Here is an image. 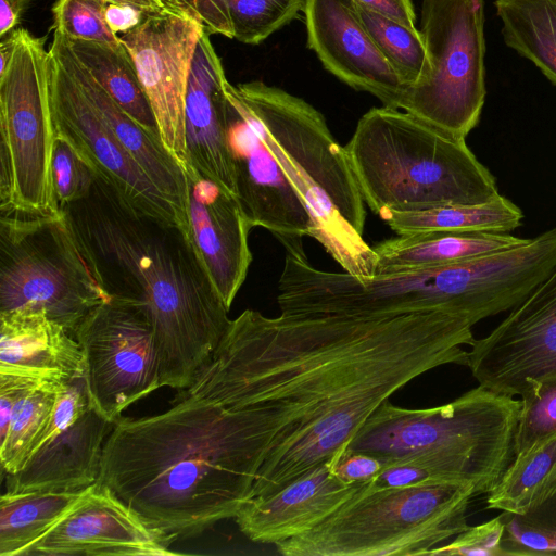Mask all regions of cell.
Returning a JSON list of instances; mask_svg holds the SVG:
<instances>
[{"mask_svg":"<svg viewBox=\"0 0 556 556\" xmlns=\"http://www.w3.org/2000/svg\"><path fill=\"white\" fill-rule=\"evenodd\" d=\"M210 36L204 31L199 40L187 90L186 163L222 191L237 199L228 137V80Z\"/></svg>","mask_w":556,"mask_h":556,"instance_id":"d6986e66","label":"cell"},{"mask_svg":"<svg viewBox=\"0 0 556 556\" xmlns=\"http://www.w3.org/2000/svg\"><path fill=\"white\" fill-rule=\"evenodd\" d=\"M49 94L55 134L138 212L189 232L188 215L123 147L58 55L49 48Z\"/></svg>","mask_w":556,"mask_h":556,"instance_id":"7c38bea8","label":"cell"},{"mask_svg":"<svg viewBox=\"0 0 556 556\" xmlns=\"http://www.w3.org/2000/svg\"><path fill=\"white\" fill-rule=\"evenodd\" d=\"M344 148L375 214L481 204L501 195L494 176L466 139L399 109H370Z\"/></svg>","mask_w":556,"mask_h":556,"instance_id":"8992f818","label":"cell"},{"mask_svg":"<svg viewBox=\"0 0 556 556\" xmlns=\"http://www.w3.org/2000/svg\"><path fill=\"white\" fill-rule=\"evenodd\" d=\"M504 43L556 85V0H495Z\"/></svg>","mask_w":556,"mask_h":556,"instance_id":"f1b7e54d","label":"cell"},{"mask_svg":"<svg viewBox=\"0 0 556 556\" xmlns=\"http://www.w3.org/2000/svg\"><path fill=\"white\" fill-rule=\"evenodd\" d=\"M49 48L58 55L115 137L153 184L188 215V186L182 165L167 151L161 140L143 129L108 93L77 60L62 33L54 30Z\"/></svg>","mask_w":556,"mask_h":556,"instance_id":"603a6c76","label":"cell"},{"mask_svg":"<svg viewBox=\"0 0 556 556\" xmlns=\"http://www.w3.org/2000/svg\"><path fill=\"white\" fill-rule=\"evenodd\" d=\"M470 346L466 366L480 386L497 393L521 395L528 380L556 371V266Z\"/></svg>","mask_w":556,"mask_h":556,"instance_id":"5bb4252c","label":"cell"},{"mask_svg":"<svg viewBox=\"0 0 556 556\" xmlns=\"http://www.w3.org/2000/svg\"><path fill=\"white\" fill-rule=\"evenodd\" d=\"M61 210L109 294L142 306L161 386L187 389L231 320L189 233L138 212L97 175L88 197Z\"/></svg>","mask_w":556,"mask_h":556,"instance_id":"3957f363","label":"cell"},{"mask_svg":"<svg viewBox=\"0 0 556 556\" xmlns=\"http://www.w3.org/2000/svg\"><path fill=\"white\" fill-rule=\"evenodd\" d=\"M90 407L84 376L64 383L59 392L50 419L38 438L31 454L54 435L76 422Z\"/></svg>","mask_w":556,"mask_h":556,"instance_id":"74e56055","label":"cell"},{"mask_svg":"<svg viewBox=\"0 0 556 556\" xmlns=\"http://www.w3.org/2000/svg\"><path fill=\"white\" fill-rule=\"evenodd\" d=\"M105 0H56L52 5L54 30L68 39L106 42L121 46L119 37L108 26Z\"/></svg>","mask_w":556,"mask_h":556,"instance_id":"e575fe53","label":"cell"},{"mask_svg":"<svg viewBox=\"0 0 556 556\" xmlns=\"http://www.w3.org/2000/svg\"><path fill=\"white\" fill-rule=\"evenodd\" d=\"M113 427L114 422L90 407L34 452L18 471L7 475V491H77L94 484Z\"/></svg>","mask_w":556,"mask_h":556,"instance_id":"44dd1931","label":"cell"},{"mask_svg":"<svg viewBox=\"0 0 556 556\" xmlns=\"http://www.w3.org/2000/svg\"><path fill=\"white\" fill-rule=\"evenodd\" d=\"M483 29L484 0H424L419 31L427 63L396 109L466 139L486 96Z\"/></svg>","mask_w":556,"mask_h":556,"instance_id":"30bf717a","label":"cell"},{"mask_svg":"<svg viewBox=\"0 0 556 556\" xmlns=\"http://www.w3.org/2000/svg\"><path fill=\"white\" fill-rule=\"evenodd\" d=\"M90 486L77 491L3 493L0 498V556H24L88 493Z\"/></svg>","mask_w":556,"mask_h":556,"instance_id":"d4e9b609","label":"cell"},{"mask_svg":"<svg viewBox=\"0 0 556 556\" xmlns=\"http://www.w3.org/2000/svg\"><path fill=\"white\" fill-rule=\"evenodd\" d=\"M63 384L45 382L17 402L8 431L0 440V462L3 473L18 471L30 456L50 419Z\"/></svg>","mask_w":556,"mask_h":556,"instance_id":"4dcf8cb0","label":"cell"},{"mask_svg":"<svg viewBox=\"0 0 556 556\" xmlns=\"http://www.w3.org/2000/svg\"><path fill=\"white\" fill-rule=\"evenodd\" d=\"M520 409L521 400L480 384L431 408H404L388 400L344 453L371 455L382 468L417 464L441 483L468 484L476 495L489 494L515 459Z\"/></svg>","mask_w":556,"mask_h":556,"instance_id":"5b68a950","label":"cell"},{"mask_svg":"<svg viewBox=\"0 0 556 556\" xmlns=\"http://www.w3.org/2000/svg\"><path fill=\"white\" fill-rule=\"evenodd\" d=\"M31 0H0V39L15 30Z\"/></svg>","mask_w":556,"mask_h":556,"instance_id":"7bdbcfd3","label":"cell"},{"mask_svg":"<svg viewBox=\"0 0 556 556\" xmlns=\"http://www.w3.org/2000/svg\"><path fill=\"white\" fill-rule=\"evenodd\" d=\"M90 406L116 422L132 403L161 388L152 325L142 306L111 295L74 332Z\"/></svg>","mask_w":556,"mask_h":556,"instance_id":"8fae6325","label":"cell"},{"mask_svg":"<svg viewBox=\"0 0 556 556\" xmlns=\"http://www.w3.org/2000/svg\"><path fill=\"white\" fill-rule=\"evenodd\" d=\"M110 298L62 210L0 214V312L42 309L74 334Z\"/></svg>","mask_w":556,"mask_h":556,"instance_id":"ba28073f","label":"cell"},{"mask_svg":"<svg viewBox=\"0 0 556 556\" xmlns=\"http://www.w3.org/2000/svg\"><path fill=\"white\" fill-rule=\"evenodd\" d=\"M146 14L134 5L119 3H108L104 12L106 24L116 36L136 28Z\"/></svg>","mask_w":556,"mask_h":556,"instance_id":"b9f144b4","label":"cell"},{"mask_svg":"<svg viewBox=\"0 0 556 556\" xmlns=\"http://www.w3.org/2000/svg\"><path fill=\"white\" fill-rule=\"evenodd\" d=\"M52 175L60 210L88 197L96 179V173L85 159L65 138L58 135L53 148Z\"/></svg>","mask_w":556,"mask_h":556,"instance_id":"d590c367","label":"cell"},{"mask_svg":"<svg viewBox=\"0 0 556 556\" xmlns=\"http://www.w3.org/2000/svg\"><path fill=\"white\" fill-rule=\"evenodd\" d=\"M45 382L49 381L0 374V440L8 431L17 402Z\"/></svg>","mask_w":556,"mask_h":556,"instance_id":"f35d334b","label":"cell"},{"mask_svg":"<svg viewBox=\"0 0 556 556\" xmlns=\"http://www.w3.org/2000/svg\"><path fill=\"white\" fill-rule=\"evenodd\" d=\"M473 495L460 483L374 489L365 481L319 525L276 548L285 556L427 555L470 527Z\"/></svg>","mask_w":556,"mask_h":556,"instance_id":"52a82bcc","label":"cell"},{"mask_svg":"<svg viewBox=\"0 0 556 556\" xmlns=\"http://www.w3.org/2000/svg\"><path fill=\"white\" fill-rule=\"evenodd\" d=\"M503 556L556 555V492L522 514L503 511Z\"/></svg>","mask_w":556,"mask_h":556,"instance_id":"d6a6232c","label":"cell"},{"mask_svg":"<svg viewBox=\"0 0 556 556\" xmlns=\"http://www.w3.org/2000/svg\"><path fill=\"white\" fill-rule=\"evenodd\" d=\"M365 481L348 483L325 463L267 496L250 497L235 516L252 542L275 546L309 531L337 510Z\"/></svg>","mask_w":556,"mask_h":556,"instance_id":"ffe728a7","label":"cell"},{"mask_svg":"<svg viewBox=\"0 0 556 556\" xmlns=\"http://www.w3.org/2000/svg\"><path fill=\"white\" fill-rule=\"evenodd\" d=\"M168 10L188 14L197 20L199 16L195 10L197 0H161ZM200 21V20H199Z\"/></svg>","mask_w":556,"mask_h":556,"instance_id":"f6af8a7d","label":"cell"},{"mask_svg":"<svg viewBox=\"0 0 556 556\" xmlns=\"http://www.w3.org/2000/svg\"><path fill=\"white\" fill-rule=\"evenodd\" d=\"M46 40L17 28L14 52L0 73V214L61 212L52 175L56 135Z\"/></svg>","mask_w":556,"mask_h":556,"instance_id":"9c48e42d","label":"cell"},{"mask_svg":"<svg viewBox=\"0 0 556 556\" xmlns=\"http://www.w3.org/2000/svg\"><path fill=\"white\" fill-rule=\"evenodd\" d=\"M520 396L515 457L556 437V371L528 380Z\"/></svg>","mask_w":556,"mask_h":556,"instance_id":"836d02e7","label":"cell"},{"mask_svg":"<svg viewBox=\"0 0 556 556\" xmlns=\"http://www.w3.org/2000/svg\"><path fill=\"white\" fill-rule=\"evenodd\" d=\"M204 31L199 20L164 9L147 13L136 28L118 36L135 64L160 138L181 165L187 162V90L195 49Z\"/></svg>","mask_w":556,"mask_h":556,"instance_id":"4fadbf2b","label":"cell"},{"mask_svg":"<svg viewBox=\"0 0 556 556\" xmlns=\"http://www.w3.org/2000/svg\"><path fill=\"white\" fill-rule=\"evenodd\" d=\"M359 17L383 58L395 71L405 87L414 85L427 63L424 38L410 27L358 7Z\"/></svg>","mask_w":556,"mask_h":556,"instance_id":"1f68e13d","label":"cell"},{"mask_svg":"<svg viewBox=\"0 0 556 556\" xmlns=\"http://www.w3.org/2000/svg\"><path fill=\"white\" fill-rule=\"evenodd\" d=\"M228 137L237 201L251 227H262L279 241L313 237L311 215L277 161L264 146L236 87L226 86Z\"/></svg>","mask_w":556,"mask_h":556,"instance_id":"2e32d148","label":"cell"},{"mask_svg":"<svg viewBox=\"0 0 556 556\" xmlns=\"http://www.w3.org/2000/svg\"><path fill=\"white\" fill-rule=\"evenodd\" d=\"M42 309L0 312V374L66 383L84 376L78 341Z\"/></svg>","mask_w":556,"mask_h":556,"instance_id":"7402d4cb","label":"cell"},{"mask_svg":"<svg viewBox=\"0 0 556 556\" xmlns=\"http://www.w3.org/2000/svg\"><path fill=\"white\" fill-rule=\"evenodd\" d=\"M235 87L264 146L308 211L312 238L343 271L376 275V254L363 238L366 203L346 150L323 114L302 98L263 81Z\"/></svg>","mask_w":556,"mask_h":556,"instance_id":"277c9868","label":"cell"},{"mask_svg":"<svg viewBox=\"0 0 556 556\" xmlns=\"http://www.w3.org/2000/svg\"><path fill=\"white\" fill-rule=\"evenodd\" d=\"M178 539L97 481L24 556H168Z\"/></svg>","mask_w":556,"mask_h":556,"instance_id":"9a60e30c","label":"cell"},{"mask_svg":"<svg viewBox=\"0 0 556 556\" xmlns=\"http://www.w3.org/2000/svg\"><path fill=\"white\" fill-rule=\"evenodd\" d=\"M556 492V437L516 456L495 488L486 507L522 514Z\"/></svg>","mask_w":556,"mask_h":556,"instance_id":"f546056e","label":"cell"},{"mask_svg":"<svg viewBox=\"0 0 556 556\" xmlns=\"http://www.w3.org/2000/svg\"><path fill=\"white\" fill-rule=\"evenodd\" d=\"M66 39L77 60L108 93L143 129L155 139L161 140L150 102L131 56L124 45L114 47L101 41L68 39L67 37Z\"/></svg>","mask_w":556,"mask_h":556,"instance_id":"484cf974","label":"cell"},{"mask_svg":"<svg viewBox=\"0 0 556 556\" xmlns=\"http://www.w3.org/2000/svg\"><path fill=\"white\" fill-rule=\"evenodd\" d=\"M108 3L134 5L146 13H154L167 9L161 0H105Z\"/></svg>","mask_w":556,"mask_h":556,"instance_id":"ee69618b","label":"cell"},{"mask_svg":"<svg viewBox=\"0 0 556 556\" xmlns=\"http://www.w3.org/2000/svg\"><path fill=\"white\" fill-rule=\"evenodd\" d=\"M503 530L504 521L500 515L482 525L469 527L450 543L432 548L427 555L503 556Z\"/></svg>","mask_w":556,"mask_h":556,"instance_id":"8d00e7d4","label":"cell"},{"mask_svg":"<svg viewBox=\"0 0 556 556\" xmlns=\"http://www.w3.org/2000/svg\"><path fill=\"white\" fill-rule=\"evenodd\" d=\"M379 217L397 235L421 231L509 232L522 224L521 210L503 195L471 205H447L416 212L383 210Z\"/></svg>","mask_w":556,"mask_h":556,"instance_id":"4316f807","label":"cell"},{"mask_svg":"<svg viewBox=\"0 0 556 556\" xmlns=\"http://www.w3.org/2000/svg\"><path fill=\"white\" fill-rule=\"evenodd\" d=\"M307 47L324 67L396 109L405 88L365 28L354 0H304Z\"/></svg>","mask_w":556,"mask_h":556,"instance_id":"e0dca14e","label":"cell"},{"mask_svg":"<svg viewBox=\"0 0 556 556\" xmlns=\"http://www.w3.org/2000/svg\"><path fill=\"white\" fill-rule=\"evenodd\" d=\"M189 237L223 302L231 304L245 281L252 253L251 230L236 198L222 191L188 163Z\"/></svg>","mask_w":556,"mask_h":556,"instance_id":"ac0fdd59","label":"cell"},{"mask_svg":"<svg viewBox=\"0 0 556 556\" xmlns=\"http://www.w3.org/2000/svg\"><path fill=\"white\" fill-rule=\"evenodd\" d=\"M472 324L442 311L383 316L245 309L175 399L242 410L264 459L250 497L333 464L397 390L447 364L467 365Z\"/></svg>","mask_w":556,"mask_h":556,"instance_id":"6da1fadb","label":"cell"},{"mask_svg":"<svg viewBox=\"0 0 556 556\" xmlns=\"http://www.w3.org/2000/svg\"><path fill=\"white\" fill-rule=\"evenodd\" d=\"M527 240L509 232L421 231L397 235L371 248L379 274L463 262L518 247Z\"/></svg>","mask_w":556,"mask_h":556,"instance_id":"cb8c5ba5","label":"cell"},{"mask_svg":"<svg viewBox=\"0 0 556 556\" xmlns=\"http://www.w3.org/2000/svg\"><path fill=\"white\" fill-rule=\"evenodd\" d=\"M334 473L344 482H362L375 477L381 469V462L365 453H344L332 464Z\"/></svg>","mask_w":556,"mask_h":556,"instance_id":"ab89813d","label":"cell"},{"mask_svg":"<svg viewBox=\"0 0 556 556\" xmlns=\"http://www.w3.org/2000/svg\"><path fill=\"white\" fill-rule=\"evenodd\" d=\"M172 403L114 424L99 481L154 526L189 538L235 518L264 453L241 410L197 397Z\"/></svg>","mask_w":556,"mask_h":556,"instance_id":"7a4b0ae2","label":"cell"},{"mask_svg":"<svg viewBox=\"0 0 556 556\" xmlns=\"http://www.w3.org/2000/svg\"><path fill=\"white\" fill-rule=\"evenodd\" d=\"M354 2L363 9L415 27L416 13L412 0H354Z\"/></svg>","mask_w":556,"mask_h":556,"instance_id":"60d3db41","label":"cell"},{"mask_svg":"<svg viewBox=\"0 0 556 556\" xmlns=\"http://www.w3.org/2000/svg\"><path fill=\"white\" fill-rule=\"evenodd\" d=\"M303 0H197L205 31L258 45L299 16Z\"/></svg>","mask_w":556,"mask_h":556,"instance_id":"83f0119b","label":"cell"}]
</instances>
